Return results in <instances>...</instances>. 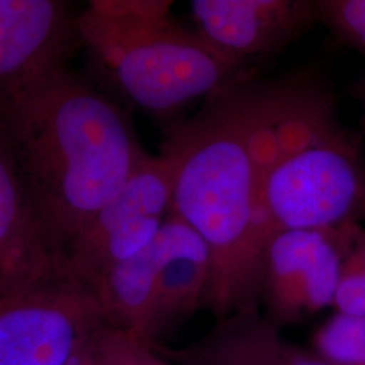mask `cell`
I'll list each match as a JSON object with an SVG mask.
<instances>
[{"mask_svg": "<svg viewBox=\"0 0 365 365\" xmlns=\"http://www.w3.org/2000/svg\"><path fill=\"white\" fill-rule=\"evenodd\" d=\"M39 225L64 264L66 249L148 153L129 114L69 66L0 111Z\"/></svg>", "mask_w": 365, "mask_h": 365, "instance_id": "1", "label": "cell"}, {"mask_svg": "<svg viewBox=\"0 0 365 365\" xmlns=\"http://www.w3.org/2000/svg\"><path fill=\"white\" fill-rule=\"evenodd\" d=\"M235 81L209 96L192 117L172 123L160 152L172 165L170 212L209 249L205 303L220 317L255 309L269 242L257 220L259 184L238 119Z\"/></svg>", "mask_w": 365, "mask_h": 365, "instance_id": "2", "label": "cell"}, {"mask_svg": "<svg viewBox=\"0 0 365 365\" xmlns=\"http://www.w3.org/2000/svg\"><path fill=\"white\" fill-rule=\"evenodd\" d=\"M78 36L95 68L133 105L168 117L200 96H211L247 72V61L217 49L172 18L129 21L87 7Z\"/></svg>", "mask_w": 365, "mask_h": 365, "instance_id": "3", "label": "cell"}, {"mask_svg": "<svg viewBox=\"0 0 365 365\" xmlns=\"http://www.w3.org/2000/svg\"><path fill=\"white\" fill-rule=\"evenodd\" d=\"M262 233L333 230L365 220V165L349 131L276 165L261 182Z\"/></svg>", "mask_w": 365, "mask_h": 365, "instance_id": "4", "label": "cell"}, {"mask_svg": "<svg viewBox=\"0 0 365 365\" xmlns=\"http://www.w3.org/2000/svg\"><path fill=\"white\" fill-rule=\"evenodd\" d=\"M235 103L249 156L261 182L289 157L345 135L334 93L314 71L256 81H235Z\"/></svg>", "mask_w": 365, "mask_h": 365, "instance_id": "5", "label": "cell"}, {"mask_svg": "<svg viewBox=\"0 0 365 365\" xmlns=\"http://www.w3.org/2000/svg\"><path fill=\"white\" fill-rule=\"evenodd\" d=\"M90 288L66 271L0 295V365H64L102 327Z\"/></svg>", "mask_w": 365, "mask_h": 365, "instance_id": "6", "label": "cell"}, {"mask_svg": "<svg viewBox=\"0 0 365 365\" xmlns=\"http://www.w3.org/2000/svg\"><path fill=\"white\" fill-rule=\"evenodd\" d=\"M170 160L146 155L117 195L68 247L66 274L91 289L110 269L156 238L170 214Z\"/></svg>", "mask_w": 365, "mask_h": 365, "instance_id": "7", "label": "cell"}, {"mask_svg": "<svg viewBox=\"0 0 365 365\" xmlns=\"http://www.w3.org/2000/svg\"><path fill=\"white\" fill-rule=\"evenodd\" d=\"M81 48L78 14L60 0H0V111Z\"/></svg>", "mask_w": 365, "mask_h": 365, "instance_id": "8", "label": "cell"}, {"mask_svg": "<svg viewBox=\"0 0 365 365\" xmlns=\"http://www.w3.org/2000/svg\"><path fill=\"white\" fill-rule=\"evenodd\" d=\"M354 225L333 230H289L268 242L261 274V294L280 321L318 312L333 303L342 260Z\"/></svg>", "mask_w": 365, "mask_h": 365, "instance_id": "9", "label": "cell"}, {"mask_svg": "<svg viewBox=\"0 0 365 365\" xmlns=\"http://www.w3.org/2000/svg\"><path fill=\"white\" fill-rule=\"evenodd\" d=\"M197 33L235 58L282 51L318 22L309 0H194Z\"/></svg>", "mask_w": 365, "mask_h": 365, "instance_id": "10", "label": "cell"}, {"mask_svg": "<svg viewBox=\"0 0 365 365\" xmlns=\"http://www.w3.org/2000/svg\"><path fill=\"white\" fill-rule=\"evenodd\" d=\"M64 271L31 209L0 123V295Z\"/></svg>", "mask_w": 365, "mask_h": 365, "instance_id": "11", "label": "cell"}, {"mask_svg": "<svg viewBox=\"0 0 365 365\" xmlns=\"http://www.w3.org/2000/svg\"><path fill=\"white\" fill-rule=\"evenodd\" d=\"M164 225L170 248L157 277L149 341L194 313L205 303L209 286L210 255L205 241L172 212Z\"/></svg>", "mask_w": 365, "mask_h": 365, "instance_id": "12", "label": "cell"}, {"mask_svg": "<svg viewBox=\"0 0 365 365\" xmlns=\"http://www.w3.org/2000/svg\"><path fill=\"white\" fill-rule=\"evenodd\" d=\"M218 330L205 351L206 365H331L288 346L256 309L229 317Z\"/></svg>", "mask_w": 365, "mask_h": 365, "instance_id": "13", "label": "cell"}, {"mask_svg": "<svg viewBox=\"0 0 365 365\" xmlns=\"http://www.w3.org/2000/svg\"><path fill=\"white\" fill-rule=\"evenodd\" d=\"M315 344L331 364L365 365V317L337 314L319 330Z\"/></svg>", "mask_w": 365, "mask_h": 365, "instance_id": "14", "label": "cell"}, {"mask_svg": "<svg viewBox=\"0 0 365 365\" xmlns=\"http://www.w3.org/2000/svg\"><path fill=\"white\" fill-rule=\"evenodd\" d=\"M318 22L344 43L365 52V0H317Z\"/></svg>", "mask_w": 365, "mask_h": 365, "instance_id": "15", "label": "cell"}, {"mask_svg": "<svg viewBox=\"0 0 365 365\" xmlns=\"http://www.w3.org/2000/svg\"><path fill=\"white\" fill-rule=\"evenodd\" d=\"M140 339L118 327H99L92 334V364L135 365Z\"/></svg>", "mask_w": 365, "mask_h": 365, "instance_id": "16", "label": "cell"}, {"mask_svg": "<svg viewBox=\"0 0 365 365\" xmlns=\"http://www.w3.org/2000/svg\"><path fill=\"white\" fill-rule=\"evenodd\" d=\"M172 1L163 0H93L88 9L108 18L163 21L170 18Z\"/></svg>", "mask_w": 365, "mask_h": 365, "instance_id": "17", "label": "cell"}, {"mask_svg": "<svg viewBox=\"0 0 365 365\" xmlns=\"http://www.w3.org/2000/svg\"><path fill=\"white\" fill-rule=\"evenodd\" d=\"M333 303L339 313L351 317H365V272L342 264L339 287Z\"/></svg>", "mask_w": 365, "mask_h": 365, "instance_id": "18", "label": "cell"}, {"mask_svg": "<svg viewBox=\"0 0 365 365\" xmlns=\"http://www.w3.org/2000/svg\"><path fill=\"white\" fill-rule=\"evenodd\" d=\"M135 365H167L161 361L155 353L152 352L148 346V342L140 339L137 346V356H135Z\"/></svg>", "mask_w": 365, "mask_h": 365, "instance_id": "19", "label": "cell"}, {"mask_svg": "<svg viewBox=\"0 0 365 365\" xmlns=\"http://www.w3.org/2000/svg\"><path fill=\"white\" fill-rule=\"evenodd\" d=\"M91 339H88L64 365H93L92 364Z\"/></svg>", "mask_w": 365, "mask_h": 365, "instance_id": "20", "label": "cell"}, {"mask_svg": "<svg viewBox=\"0 0 365 365\" xmlns=\"http://www.w3.org/2000/svg\"><path fill=\"white\" fill-rule=\"evenodd\" d=\"M351 91V95H352L353 98L356 99V101H359L363 107H364V118H365V91H360V90H353L351 88L349 90Z\"/></svg>", "mask_w": 365, "mask_h": 365, "instance_id": "21", "label": "cell"}, {"mask_svg": "<svg viewBox=\"0 0 365 365\" xmlns=\"http://www.w3.org/2000/svg\"><path fill=\"white\" fill-rule=\"evenodd\" d=\"M353 90H360V91H365V75L364 76H361V78H359V80H356L354 83L352 84Z\"/></svg>", "mask_w": 365, "mask_h": 365, "instance_id": "22", "label": "cell"}, {"mask_svg": "<svg viewBox=\"0 0 365 365\" xmlns=\"http://www.w3.org/2000/svg\"><path fill=\"white\" fill-rule=\"evenodd\" d=\"M196 365H202V364H196ZM203 365H206V364H203Z\"/></svg>", "mask_w": 365, "mask_h": 365, "instance_id": "23", "label": "cell"}]
</instances>
